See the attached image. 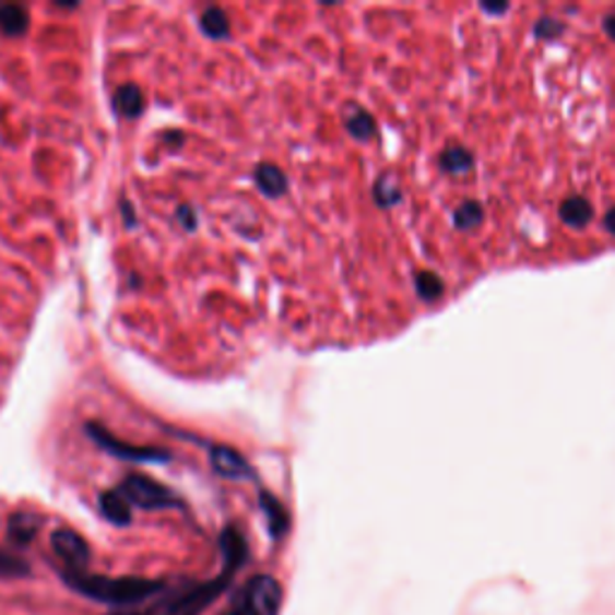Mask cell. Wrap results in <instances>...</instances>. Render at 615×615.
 I'll use <instances>...</instances> for the list:
<instances>
[{"label":"cell","mask_w":615,"mask_h":615,"mask_svg":"<svg viewBox=\"0 0 615 615\" xmlns=\"http://www.w3.org/2000/svg\"><path fill=\"white\" fill-rule=\"evenodd\" d=\"M63 580L78 594L106 606H135L144 599L159 594L164 584L144 577H104V575H63Z\"/></svg>","instance_id":"obj_1"},{"label":"cell","mask_w":615,"mask_h":615,"mask_svg":"<svg viewBox=\"0 0 615 615\" xmlns=\"http://www.w3.org/2000/svg\"><path fill=\"white\" fill-rule=\"evenodd\" d=\"M234 575H236L234 570L224 568V572L210 582L176 589V592L164 596L162 601H156V604L147 611V615H200L204 608H210L214 601L222 596L224 589L232 584Z\"/></svg>","instance_id":"obj_2"},{"label":"cell","mask_w":615,"mask_h":615,"mask_svg":"<svg viewBox=\"0 0 615 615\" xmlns=\"http://www.w3.org/2000/svg\"><path fill=\"white\" fill-rule=\"evenodd\" d=\"M284 589L272 575H256L240 589L224 615H280Z\"/></svg>","instance_id":"obj_3"},{"label":"cell","mask_w":615,"mask_h":615,"mask_svg":"<svg viewBox=\"0 0 615 615\" xmlns=\"http://www.w3.org/2000/svg\"><path fill=\"white\" fill-rule=\"evenodd\" d=\"M123 496L130 508L142 510H180L184 500H180L172 488L156 484L154 478L142 474H130L123 478V484L116 488Z\"/></svg>","instance_id":"obj_4"},{"label":"cell","mask_w":615,"mask_h":615,"mask_svg":"<svg viewBox=\"0 0 615 615\" xmlns=\"http://www.w3.org/2000/svg\"><path fill=\"white\" fill-rule=\"evenodd\" d=\"M84 433L99 445L102 450H106L108 454L118 457V460H126V462H150V464H166L172 460V454L162 448H132V445H126L123 440H118L116 436H111L104 426L99 424H87L84 426Z\"/></svg>","instance_id":"obj_5"},{"label":"cell","mask_w":615,"mask_h":615,"mask_svg":"<svg viewBox=\"0 0 615 615\" xmlns=\"http://www.w3.org/2000/svg\"><path fill=\"white\" fill-rule=\"evenodd\" d=\"M51 548L60 560V575H82L87 572L92 551L78 532L72 529H56L51 534Z\"/></svg>","instance_id":"obj_6"},{"label":"cell","mask_w":615,"mask_h":615,"mask_svg":"<svg viewBox=\"0 0 615 615\" xmlns=\"http://www.w3.org/2000/svg\"><path fill=\"white\" fill-rule=\"evenodd\" d=\"M210 464L216 474L226 478H256V469L250 466L246 457L234 448H226V445H214L210 450Z\"/></svg>","instance_id":"obj_7"},{"label":"cell","mask_w":615,"mask_h":615,"mask_svg":"<svg viewBox=\"0 0 615 615\" xmlns=\"http://www.w3.org/2000/svg\"><path fill=\"white\" fill-rule=\"evenodd\" d=\"M220 551H222V560H224V568L238 572L244 568L246 560H248V541L246 536L238 532L234 524H228L222 536H220Z\"/></svg>","instance_id":"obj_8"},{"label":"cell","mask_w":615,"mask_h":615,"mask_svg":"<svg viewBox=\"0 0 615 615\" xmlns=\"http://www.w3.org/2000/svg\"><path fill=\"white\" fill-rule=\"evenodd\" d=\"M44 520L39 515H34L29 510H17L10 515L8 520V539L15 546H29L32 541L39 534Z\"/></svg>","instance_id":"obj_9"},{"label":"cell","mask_w":615,"mask_h":615,"mask_svg":"<svg viewBox=\"0 0 615 615\" xmlns=\"http://www.w3.org/2000/svg\"><path fill=\"white\" fill-rule=\"evenodd\" d=\"M260 510L268 517V527L272 539H282L288 532L292 517H288L286 508L280 502V498L272 496L270 490H260Z\"/></svg>","instance_id":"obj_10"},{"label":"cell","mask_w":615,"mask_h":615,"mask_svg":"<svg viewBox=\"0 0 615 615\" xmlns=\"http://www.w3.org/2000/svg\"><path fill=\"white\" fill-rule=\"evenodd\" d=\"M256 186L260 188L264 198L274 200V198H282L288 190V178L280 166L264 162V164L256 166Z\"/></svg>","instance_id":"obj_11"},{"label":"cell","mask_w":615,"mask_h":615,"mask_svg":"<svg viewBox=\"0 0 615 615\" xmlns=\"http://www.w3.org/2000/svg\"><path fill=\"white\" fill-rule=\"evenodd\" d=\"M99 510L108 522L116 527H128L132 522V508L130 502L120 496L116 488L104 490L99 496Z\"/></svg>","instance_id":"obj_12"},{"label":"cell","mask_w":615,"mask_h":615,"mask_svg":"<svg viewBox=\"0 0 615 615\" xmlns=\"http://www.w3.org/2000/svg\"><path fill=\"white\" fill-rule=\"evenodd\" d=\"M344 126L348 130V135H354L356 140H364V142L376 138V132H378L376 120H372V116L360 106H348L346 108Z\"/></svg>","instance_id":"obj_13"},{"label":"cell","mask_w":615,"mask_h":615,"mask_svg":"<svg viewBox=\"0 0 615 615\" xmlns=\"http://www.w3.org/2000/svg\"><path fill=\"white\" fill-rule=\"evenodd\" d=\"M114 108L118 111V116L138 118L144 108V96L138 84H132V82L120 84L114 94Z\"/></svg>","instance_id":"obj_14"},{"label":"cell","mask_w":615,"mask_h":615,"mask_svg":"<svg viewBox=\"0 0 615 615\" xmlns=\"http://www.w3.org/2000/svg\"><path fill=\"white\" fill-rule=\"evenodd\" d=\"M29 27V15L20 3L0 5V32L8 36H20Z\"/></svg>","instance_id":"obj_15"},{"label":"cell","mask_w":615,"mask_h":615,"mask_svg":"<svg viewBox=\"0 0 615 615\" xmlns=\"http://www.w3.org/2000/svg\"><path fill=\"white\" fill-rule=\"evenodd\" d=\"M200 29L210 36V39H226L232 34V22L222 8H208L200 15Z\"/></svg>","instance_id":"obj_16"},{"label":"cell","mask_w":615,"mask_h":615,"mask_svg":"<svg viewBox=\"0 0 615 615\" xmlns=\"http://www.w3.org/2000/svg\"><path fill=\"white\" fill-rule=\"evenodd\" d=\"M27 575H29L27 563L17 556H12V553L0 551V577L10 580V577H27Z\"/></svg>","instance_id":"obj_17"},{"label":"cell","mask_w":615,"mask_h":615,"mask_svg":"<svg viewBox=\"0 0 615 615\" xmlns=\"http://www.w3.org/2000/svg\"><path fill=\"white\" fill-rule=\"evenodd\" d=\"M176 216H178L180 224H186L188 232H192V228L198 226V216H196V212H192V208H188V204H180Z\"/></svg>","instance_id":"obj_18"},{"label":"cell","mask_w":615,"mask_h":615,"mask_svg":"<svg viewBox=\"0 0 615 615\" xmlns=\"http://www.w3.org/2000/svg\"><path fill=\"white\" fill-rule=\"evenodd\" d=\"M120 212H123L126 226H135V214H132V204L128 200H120Z\"/></svg>","instance_id":"obj_19"},{"label":"cell","mask_w":615,"mask_h":615,"mask_svg":"<svg viewBox=\"0 0 615 615\" xmlns=\"http://www.w3.org/2000/svg\"><path fill=\"white\" fill-rule=\"evenodd\" d=\"M164 140H168V142H176V144H180V142H184V135H180V132H176V130H174V132H166V135H164Z\"/></svg>","instance_id":"obj_20"},{"label":"cell","mask_w":615,"mask_h":615,"mask_svg":"<svg viewBox=\"0 0 615 615\" xmlns=\"http://www.w3.org/2000/svg\"><path fill=\"white\" fill-rule=\"evenodd\" d=\"M58 8H68V10H75L78 8V3H56Z\"/></svg>","instance_id":"obj_21"},{"label":"cell","mask_w":615,"mask_h":615,"mask_svg":"<svg viewBox=\"0 0 615 615\" xmlns=\"http://www.w3.org/2000/svg\"><path fill=\"white\" fill-rule=\"evenodd\" d=\"M116 615H130V613H116Z\"/></svg>","instance_id":"obj_22"}]
</instances>
